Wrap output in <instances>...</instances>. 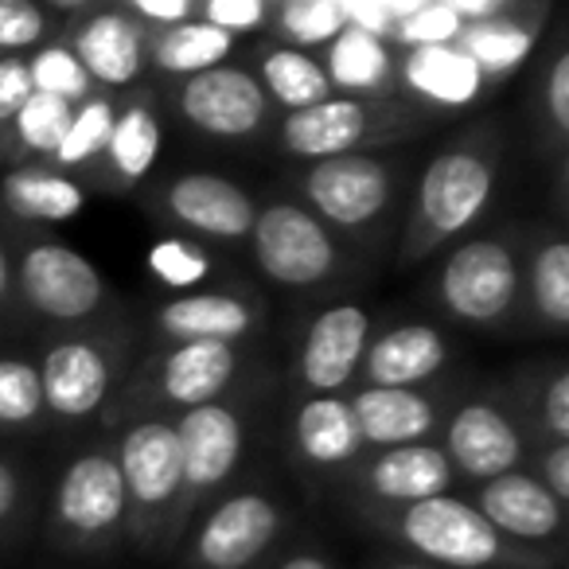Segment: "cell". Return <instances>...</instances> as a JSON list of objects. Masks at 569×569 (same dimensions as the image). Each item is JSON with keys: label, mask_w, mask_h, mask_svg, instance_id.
Wrapping results in <instances>:
<instances>
[{"label": "cell", "mask_w": 569, "mask_h": 569, "mask_svg": "<svg viewBox=\"0 0 569 569\" xmlns=\"http://www.w3.org/2000/svg\"><path fill=\"white\" fill-rule=\"evenodd\" d=\"M507 160V133L499 121H476L457 133L418 176L410 211L398 238V269L433 258L457 238L472 234L496 196Z\"/></svg>", "instance_id": "cell-1"}, {"label": "cell", "mask_w": 569, "mask_h": 569, "mask_svg": "<svg viewBox=\"0 0 569 569\" xmlns=\"http://www.w3.org/2000/svg\"><path fill=\"white\" fill-rule=\"evenodd\" d=\"M375 535L398 542L413 561L433 569H553L558 553H542L503 538L472 499L437 496L395 511H363Z\"/></svg>", "instance_id": "cell-2"}, {"label": "cell", "mask_w": 569, "mask_h": 569, "mask_svg": "<svg viewBox=\"0 0 569 569\" xmlns=\"http://www.w3.org/2000/svg\"><path fill=\"white\" fill-rule=\"evenodd\" d=\"M429 297L452 325L483 332L511 328L522 317V234L491 227L445 246Z\"/></svg>", "instance_id": "cell-3"}, {"label": "cell", "mask_w": 569, "mask_h": 569, "mask_svg": "<svg viewBox=\"0 0 569 569\" xmlns=\"http://www.w3.org/2000/svg\"><path fill=\"white\" fill-rule=\"evenodd\" d=\"M246 379V348L230 343H172L157 348L118 387L106 406L110 426L137 418H180L199 406L238 398Z\"/></svg>", "instance_id": "cell-4"}, {"label": "cell", "mask_w": 569, "mask_h": 569, "mask_svg": "<svg viewBox=\"0 0 569 569\" xmlns=\"http://www.w3.org/2000/svg\"><path fill=\"white\" fill-rule=\"evenodd\" d=\"M129 363H133V332L118 317L51 336L43 356L36 359L48 421L79 426L98 418L129 379Z\"/></svg>", "instance_id": "cell-5"}, {"label": "cell", "mask_w": 569, "mask_h": 569, "mask_svg": "<svg viewBox=\"0 0 569 569\" xmlns=\"http://www.w3.org/2000/svg\"><path fill=\"white\" fill-rule=\"evenodd\" d=\"M429 113L410 106L406 98H340L309 106L301 113H284L273 129L277 152L297 164H317L332 157L356 152H382L402 144L429 126Z\"/></svg>", "instance_id": "cell-6"}, {"label": "cell", "mask_w": 569, "mask_h": 569, "mask_svg": "<svg viewBox=\"0 0 569 569\" xmlns=\"http://www.w3.org/2000/svg\"><path fill=\"white\" fill-rule=\"evenodd\" d=\"M176 421V445H180V496H176L172 519H168L164 553L180 546L191 522L207 511L219 496H227L230 480L238 476L250 441V406L242 398L199 406L180 413Z\"/></svg>", "instance_id": "cell-7"}, {"label": "cell", "mask_w": 569, "mask_h": 569, "mask_svg": "<svg viewBox=\"0 0 569 569\" xmlns=\"http://www.w3.org/2000/svg\"><path fill=\"white\" fill-rule=\"evenodd\" d=\"M20 312L36 325L74 332L113 317V289L106 273L59 238H24L12 253Z\"/></svg>", "instance_id": "cell-8"}, {"label": "cell", "mask_w": 569, "mask_h": 569, "mask_svg": "<svg viewBox=\"0 0 569 569\" xmlns=\"http://www.w3.org/2000/svg\"><path fill=\"white\" fill-rule=\"evenodd\" d=\"M402 196V164L382 152H356L293 172V199H301L343 242H367L395 219Z\"/></svg>", "instance_id": "cell-9"}, {"label": "cell", "mask_w": 569, "mask_h": 569, "mask_svg": "<svg viewBox=\"0 0 569 569\" xmlns=\"http://www.w3.org/2000/svg\"><path fill=\"white\" fill-rule=\"evenodd\" d=\"M126 483L113 441H98L63 465L51 491L48 538L67 553H113L126 542Z\"/></svg>", "instance_id": "cell-10"}, {"label": "cell", "mask_w": 569, "mask_h": 569, "mask_svg": "<svg viewBox=\"0 0 569 569\" xmlns=\"http://www.w3.org/2000/svg\"><path fill=\"white\" fill-rule=\"evenodd\" d=\"M246 242L261 273L289 293L328 289L348 269V242L293 196H269L258 203V219Z\"/></svg>", "instance_id": "cell-11"}, {"label": "cell", "mask_w": 569, "mask_h": 569, "mask_svg": "<svg viewBox=\"0 0 569 569\" xmlns=\"http://www.w3.org/2000/svg\"><path fill=\"white\" fill-rule=\"evenodd\" d=\"M121 483H126V542L144 553H164L168 519L180 496V445L172 418H137L113 437Z\"/></svg>", "instance_id": "cell-12"}, {"label": "cell", "mask_w": 569, "mask_h": 569, "mask_svg": "<svg viewBox=\"0 0 569 569\" xmlns=\"http://www.w3.org/2000/svg\"><path fill=\"white\" fill-rule=\"evenodd\" d=\"M289 511L269 488H230L180 538L183 569H258L284 538Z\"/></svg>", "instance_id": "cell-13"}, {"label": "cell", "mask_w": 569, "mask_h": 569, "mask_svg": "<svg viewBox=\"0 0 569 569\" xmlns=\"http://www.w3.org/2000/svg\"><path fill=\"white\" fill-rule=\"evenodd\" d=\"M441 452L449 457L457 480L488 483L496 476L519 472L530 460V441L522 429L519 406L507 382L483 387L460 398L441 421Z\"/></svg>", "instance_id": "cell-14"}, {"label": "cell", "mask_w": 569, "mask_h": 569, "mask_svg": "<svg viewBox=\"0 0 569 569\" xmlns=\"http://www.w3.org/2000/svg\"><path fill=\"white\" fill-rule=\"evenodd\" d=\"M149 207L160 222L196 242L199 238L203 242H246L253 219H258V199L246 191V183L222 172H203V168L152 183Z\"/></svg>", "instance_id": "cell-15"}, {"label": "cell", "mask_w": 569, "mask_h": 569, "mask_svg": "<svg viewBox=\"0 0 569 569\" xmlns=\"http://www.w3.org/2000/svg\"><path fill=\"white\" fill-rule=\"evenodd\" d=\"M172 110L183 129L207 141H253L273 126V106L250 67L222 63L172 87Z\"/></svg>", "instance_id": "cell-16"}, {"label": "cell", "mask_w": 569, "mask_h": 569, "mask_svg": "<svg viewBox=\"0 0 569 569\" xmlns=\"http://www.w3.org/2000/svg\"><path fill=\"white\" fill-rule=\"evenodd\" d=\"M371 336L375 317L363 301H336L312 312L293 359V379L301 387V398L351 395Z\"/></svg>", "instance_id": "cell-17"}, {"label": "cell", "mask_w": 569, "mask_h": 569, "mask_svg": "<svg viewBox=\"0 0 569 569\" xmlns=\"http://www.w3.org/2000/svg\"><path fill=\"white\" fill-rule=\"evenodd\" d=\"M152 340L172 343H230L246 348L266 328V305L250 289H196L152 305Z\"/></svg>", "instance_id": "cell-18"}, {"label": "cell", "mask_w": 569, "mask_h": 569, "mask_svg": "<svg viewBox=\"0 0 569 569\" xmlns=\"http://www.w3.org/2000/svg\"><path fill=\"white\" fill-rule=\"evenodd\" d=\"M59 40L74 51L102 94H129L149 71V32L121 4H94L79 20L63 24Z\"/></svg>", "instance_id": "cell-19"}, {"label": "cell", "mask_w": 569, "mask_h": 569, "mask_svg": "<svg viewBox=\"0 0 569 569\" xmlns=\"http://www.w3.org/2000/svg\"><path fill=\"white\" fill-rule=\"evenodd\" d=\"M351 476H356L359 511H395L421 499L452 496L457 483V472L437 441L363 452Z\"/></svg>", "instance_id": "cell-20"}, {"label": "cell", "mask_w": 569, "mask_h": 569, "mask_svg": "<svg viewBox=\"0 0 569 569\" xmlns=\"http://www.w3.org/2000/svg\"><path fill=\"white\" fill-rule=\"evenodd\" d=\"M359 437L367 452L398 449V445H426L441 433L445 410L452 395L445 387H356L348 395Z\"/></svg>", "instance_id": "cell-21"}, {"label": "cell", "mask_w": 569, "mask_h": 569, "mask_svg": "<svg viewBox=\"0 0 569 569\" xmlns=\"http://www.w3.org/2000/svg\"><path fill=\"white\" fill-rule=\"evenodd\" d=\"M476 511L503 538L542 553H561L566 507L535 480V472H507L476 488Z\"/></svg>", "instance_id": "cell-22"}, {"label": "cell", "mask_w": 569, "mask_h": 569, "mask_svg": "<svg viewBox=\"0 0 569 569\" xmlns=\"http://www.w3.org/2000/svg\"><path fill=\"white\" fill-rule=\"evenodd\" d=\"M452 363V340L426 320H402L371 336L356 387H433Z\"/></svg>", "instance_id": "cell-23"}, {"label": "cell", "mask_w": 569, "mask_h": 569, "mask_svg": "<svg viewBox=\"0 0 569 569\" xmlns=\"http://www.w3.org/2000/svg\"><path fill=\"white\" fill-rule=\"evenodd\" d=\"M289 449H293L297 465L309 476H320V480L356 472L367 449L348 395L301 398L293 410V421H289Z\"/></svg>", "instance_id": "cell-24"}, {"label": "cell", "mask_w": 569, "mask_h": 569, "mask_svg": "<svg viewBox=\"0 0 569 569\" xmlns=\"http://www.w3.org/2000/svg\"><path fill=\"white\" fill-rule=\"evenodd\" d=\"M160 141H164V121H160L157 94L144 87L129 90L118 98V118H113L110 141H106L102 160L87 183L102 191H137L160 160Z\"/></svg>", "instance_id": "cell-25"}, {"label": "cell", "mask_w": 569, "mask_h": 569, "mask_svg": "<svg viewBox=\"0 0 569 569\" xmlns=\"http://www.w3.org/2000/svg\"><path fill=\"white\" fill-rule=\"evenodd\" d=\"M398 98L410 106L433 113H457L476 106L488 94V79L480 67L468 59L460 43H441V48H418L398 51V74H395Z\"/></svg>", "instance_id": "cell-26"}, {"label": "cell", "mask_w": 569, "mask_h": 569, "mask_svg": "<svg viewBox=\"0 0 569 569\" xmlns=\"http://www.w3.org/2000/svg\"><path fill=\"white\" fill-rule=\"evenodd\" d=\"M522 320L546 336L569 325V242L558 222L522 238Z\"/></svg>", "instance_id": "cell-27"}, {"label": "cell", "mask_w": 569, "mask_h": 569, "mask_svg": "<svg viewBox=\"0 0 569 569\" xmlns=\"http://www.w3.org/2000/svg\"><path fill=\"white\" fill-rule=\"evenodd\" d=\"M87 207V183L51 164L20 160L0 176V211L20 227H59Z\"/></svg>", "instance_id": "cell-28"}, {"label": "cell", "mask_w": 569, "mask_h": 569, "mask_svg": "<svg viewBox=\"0 0 569 569\" xmlns=\"http://www.w3.org/2000/svg\"><path fill=\"white\" fill-rule=\"evenodd\" d=\"M550 4H538V0H515L503 17L488 20V24L465 28L460 36V48L468 51L480 74L488 79V87L507 82L530 56H535L538 40H542V28L550 20Z\"/></svg>", "instance_id": "cell-29"}, {"label": "cell", "mask_w": 569, "mask_h": 569, "mask_svg": "<svg viewBox=\"0 0 569 569\" xmlns=\"http://www.w3.org/2000/svg\"><path fill=\"white\" fill-rule=\"evenodd\" d=\"M320 67L340 98H390L398 94L395 74H398V51L382 40H371L363 32H340L325 51H320Z\"/></svg>", "instance_id": "cell-30"}, {"label": "cell", "mask_w": 569, "mask_h": 569, "mask_svg": "<svg viewBox=\"0 0 569 569\" xmlns=\"http://www.w3.org/2000/svg\"><path fill=\"white\" fill-rule=\"evenodd\" d=\"M522 429L530 441V460L546 445H569V371L566 363H530L511 382Z\"/></svg>", "instance_id": "cell-31"}, {"label": "cell", "mask_w": 569, "mask_h": 569, "mask_svg": "<svg viewBox=\"0 0 569 569\" xmlns=\"http://www.w3.org/2000/svg\"><path fill=\"white\" fill-rule=\"evenodd\" d=\"M253 79L266 90L269 106L277 113H301L309 106H320L332 98V87L325 79V67L309 51L281 48V43H261Z\"/></svg>", "instance_id": "cell-32"}, {"label": "cell", "mask_w": 569, "mask_h": 569, "mask_svg": "<svg viewBox=\"0 0 569 569\" xmlns=\"http://www.w3.org/2000/svg\"><path fill=\"white\" fill-rule=\"evenodd\" d=\"M530 129H535L538 152L546 160L569 157V43L566 32L550 40V51L542 56V67L535 74V90H530Z\"/></svg>", "instance_id": "cell-33"}, {"label": "cell", "mask_w": 569, "mask_h": 569, "mask_svg": "<svg viewBox=\"0 0 569 569\" xmlns=\"http://www.w3.org/2000/svg\"><path fill=\"white\" fill-rule=\"evenodd\" d=\"M230 56H234V40L203 20H188V24L149 36V67L176 82L214 71V67L230 63Z\"/></svg>", "instance_id": "cell-34"}, {"label": "cell", "mask_w": 569, "mask_h": 569, "mask_svg": "<svg viewBox=\"0 0 569 569\" xmlns=\"http://www.w3.org/2000/svg\"><path fill=\"white\" fill-rule=\"evenodd\" d=\"M340 32H348V9L343 0H273L269 12V43L293 51H325Z\"/></svg>", "instance_id": "cell-35"}, {"label": "cell", "mask_w": 569, "mask_h": 569, "mask_svg": "<svg viewBox=\"0 0 569 569\" xmlns=\"http://www.w3.org/2000/svg\"><path fill=\"white\" fill-rule=\"evenodd\" d=\"M113 118H118V94H102V90H98L94 98L74 106L71 129H67L63 144H59L56 157H51V168H59V172L87 183V176L94 172V164L106 152Z\"/></svg>", "instance_id": "cell-36"}, {"label": "cell", "mask_w": 569, "mask_h": 569, "mask_svg": "<svg viewBox=\"0 0 569 569\" xmlns=\"http://www.w3.org/2000/svg\"><path fill=\"white\" fill-rule=\"evenodd\" d=\"M71 113L74 106L59 102V98H48V94H32L20 113L12 118V126L4 129L9 133V152L24 160H36V164H51L56 149L63 144L67 129H71Z\"/></svg>", "instance_id": "cell-37"}, {"label": "cell", "mask_w": 569, "mask_h": 569, "mask_svg": "<svg viewBox=\"0 0 569 569\" xmlns=\"http://www.w3.org/2000/svg\"><path fill=\"white\" fill-rule=\"evenodd\" d=\"M48 421L36 359L0 356V433H32Z\"/></svg>", "instance_id": "cell-38"}, {"label": "cell", "mask_w": 569, "mask_h": 569, "mask_svg": "<svg viewBox=\"0 0 569 569\" xmlns=\"http://www.w3.org/2000/svg\"><path fill=\"white\" fill-rule=\"evenodd\" d=\"M144 266H149L152 281L164 284L176 293H196L211 281L214 273V253L207 250L203 242L196 238H183V234H164L149 246L144 253Z\"/></svg>", "instance_id": "cell-39"}, {"label": "cell", "mask_w": 569, "mask_h": 569, "mask_svg": "<svg viewBox=\"0 0 569 569\" xmlns=\"http://www.w3.org/2000/svg\"><path fill=\"white\" fill-rule=\"evenodd\" d=\"M28 63V79H32V90L36 94H48V98H59L67 106H79L87 98L98 94V87L90 82V74L82 71V63L74 59V51L67 48L63 40H51L43 48H36L32 56H24Z\"/></svg>", "instance_id": "cell-40"}, {"label": "cell", "mask_w": 569, "mask_h": 569, "mask_svg": "<svg viewBox=\"0 0 569 569\" xmlns=\"http://www.w3.org/2000/svg\"><path fill=\"white\" fill-rule=\"evenodd\" d=\"M63 32L40 0H0V56H32Z\"/></svg>", "instance_id": "cell-41"}, {"label": "cell", "mask_w": 569, "mask_h": 569, "mask_svg": "<svg viewBox=\"0 0 569 569\" xmlns=\"http://www.w3.org/2000/svg\"><path fill=\"white\" fill-rule=\"evenodd\" d=\"M465 36V24L457 20L449 0H421V9L413 12L406 24L395 28V51H418V48H441V43H457Z\"/></svg>", "instance_id": "cell-42"}, {"label": "cell", "mask_w": 569, "mask_h": 569, "mask_svg": "<svg viewBox=\"0 0 569 569\" xmlns=\"http://www.w3.org/2000/svg\"><path fill=\"white\" fill-rule=\"evenodd\" d=\"M269 12H273V0H199L196 4V20L219 28L230 40L266 32Z\"/></svg>", "instance_id": "cell-43"}, {"label": "cell", "mask_w": 569, "mask_h": 569, "mask_svg": "<svg viewBox=\"0 0 569 569\" xmlns=\"http://www.w3.org/2000/svg\"><path fill=\"white\" fill-rule=\"evenodd\" d=\"M28 472L20 460L0 452V538H9L12 530L24 522L28 515Z\"/></svg>", "instance_id": "cell-44"}, {"label": "cell", "mask_w": 569, "mask_h": 569, "mask_svg": "<svg viewBox=\"0 0 569 569\" xmlns=\"http://www.w3.org/2000/svg\"><path fill=\"white\" fill-rule=\"evenodd\" d=\"M118 4L152 36V32H168V28L196 20L199 0H118Z\"/></svg>", "instance_id": "cell-45"}, {"label": "cell", "mask_w": 569, "mask_h": 569, "mask_svg": "<svg viewBox=\"0 0 569 569\" xmlns=\"http://www.w3.org/2000/svg\"><path fill=\"white\" fill-rule=\"evenodd\" d=\"M32 79H28L24 56H0V133L12 126L20 106L32 98Z\"/></svg>", "instance_id": "cell-46"}, {"label": "cell", "mask_w": 569, "mask_h": 569, "mask_svg": "<svg viewBox=\"0 0 569 569\" xmlns=\"http://www.w3.org/2000/svg\"><path fill=\"white\" fill-rule=\"evenodd\" d=\"M535 480L561 507L569 503V445H546V449L535 452Z\"/></svg>", "instance_id": "cell-47"}, {"label": "cell", "mask_w": 569, "mask_h": 569, "mask_svg": "<svg viewBox=\"0 0 569 569\" xmlns=\"http://www.w3.org/2000/svg\"><path fill=\"white\" fill-rule=\"evenodd\" d=\"M343 9H348L351 32H363L382 43L395 40V20L387 17V4H382V0H343Z\"/></svg>", "instance_id": "cell-48"}, {"label": "cell", "mask_w": 569, "mask_h": 569, "mask_svg": "<svg viewBox=\"0 0 569 569\" xmlns=\"http://www.w3.org/2000/svg\"><path fill=\"white\" fill-rule=\"evenodd\" d=\"M24 320L17 301V273H12V250L9 242L0 238V332H9Z\"/></svg>", "instance_id": "cell-49"}, {"label": "cell", "mask_w": 569, "mask_h": 569, "mask_svg": "<svg viewBox=\"0 0 569 569\" xmlns=\"http://www.w3.org/2000/svg\"><path fill=\"white\" fill-rule=\"evenodd\" d=\"M273 569H336L332 558L312 546H293V550H284L281 558L273 561Z\"/></svg>", "instance_id": "cell-50"}, {"label": "cell", "mask_w": 569, "mask_h": 569, "mask_svg": "<svg viewBox=\"0 0 569 569\" xmlns=\"http://www.w3.org/2000/svg\"><path fill=\"white\" fill-rule=\"evenodd\" d=\"M387 569H433V566H426V561H413V558H402V561H390Z\"/></svg>", "instance_id": "cell-51"}, {"label": "cell", "mask_w": 569, "mask_h": 569, "mask_svg": "<svg viewBox=\"0 0 569 569\" xmlns=\"http://www.w3.org/2000/svg\"><path fill=\"white\" fill-rule=\"evenodd\" d=\"M0 164H4V141H0Z\"/></svg>", "instance_id": "cell-52"}]
</instances>
